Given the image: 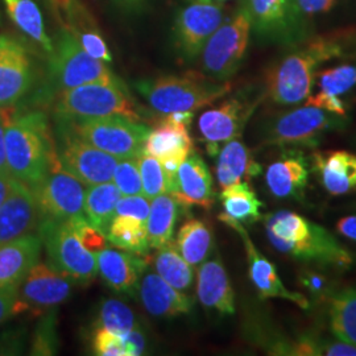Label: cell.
<instances>
[{
    "instance_id": "32",
    "label": "cell",
    "mask_w": 356,
    "mask_h": 356,
    "mask_svg": "<svg viewBox=\"0 0 356 356\" xmlns=\"http://www.w3.org/2000/svg\"><path fill=\"white\" fill-rule=\"evenodd\" d=\"M175 245L191 267H197L202 264L213 251L214 236L211 227L200 219L186 220L178 231Z\"/></svg>"
},
{
    "instance_id": "10",
    "label": "cell",
    "mask_w": 356,
    "mask_h": 356,
    "mask_svg": "<svg viewBox=\"0 0 356 356\" xmlns=\"http://www.w3.org/2000/svg\"><path fill=\"white\" fill-rule=\"evenodd\" d=\"M56 149L63 168L82 185L113 181L118 159L81 139L64 118H60L57 127Z\"/></svg>"
},
{
    "instance_id": "25",
    "label": "cell",
    "mask_w": 356,
    "mask_h": 356,
    "mask_svg": "<svg viewBox=\"0 0 356 356\" xmlns=\"http://www.w3.org/2000/svg\"><path fill=\"white\" fill-rule=\"evenodd\" d=\"M98 272L106 284L116 292L134 294L139 286L140 275L147 267L143 254L119 252L103 248L97 254Z\"/></svg>"
},
{
    "instance_id": "34",
    "label": "cell",
    "mask_w": 356,
    "mask_h": 356,
    "mask_svg": "<svg viewBox=\"0 0 356 356\" xmlns=\"http://www.w3.org/2000/svg\"><path fill=\"white\" fill-rule=\"evenodd\" d=\"M120 197L122 193L115 186L114 182H103L89 186L85 193L83 216L92 227L106 235L114 219L116 204Z\"/></svg>"
},
{
    "instance_id": "20",
    "label": "cell",
    "mask_w": 356,
    "mask_h": 356,
    "mask_svg": "<svg viewBox=\"0 0 356 356\" xmlns=\"http://www.w3.org/2000/svg\"><path fill=\"white\" fill-rule=\"evenodd\" d=\"M41 219L33 191L16 179L10 195L0 206V245L35 234Z\"/></svg>"
},
{
    "instance_id": "44",
    "label": "cell",
    "mask_w": 356,
    "mask_h": 356,
    "mask_svg": "<svg viewBox=\"0 0 356 356\" xmlns=\"http://www.w3.org/2000/svg\"><path fill=\"white\" fill-rule=\"evenodd\" d=\"M298 281L306 292L316 300L327 301L331 293L334 292L329 277L312 268H304L298 275Z\"/></svg>"
},
{
    "instance_id": "5",
    "label": "cell",
    "mask_w": 356,
    "mask_h": 356,
    "mask_svg": "<svg viewBox=\"0 0 356 356\" xmlns=\"http://www.w3.org/2000/svg\"><path fill=\"white\" fill-rule=\"evenodd\" d=\"M347 116L304 104L269 115L261 126V144L275 147H316L331 131L346 127Z\"/></svg>"
},
{
    "instance_id": "43",
    "label": "cell",
    "mask_w": 356,
    "mask_h": 356,
    "mask_svg": "<svg viewBox=\"0 0 356 356\" xmlns=\"http://www.w3.org/2000/svg\"><path fill=\"white\" fill-rule=\"evenodd\" d=\"M58 338L56 330V314L54 312L47 313L45 318L41 319L36 327L32 342V355H53L57 350Z\"/></svg>"
},
{
    "instance_id": "11",
    "label": "cell",
    "mask_w": 356,
    "mask_h": 356,
    "mask_svg": "<svg viewBox=\"0 0 356 356\" xmlns=\"http://www.w3.org/2000/svg\"><path fill=\"white\" fill-rule=\"evenodd\" d=\"M51 73L58 89H73L86 83H120L106 63L91 57L76 38L63 29L51 54Z\"/></svg>"
},
{
    "instance_id": "4",
    "label": "cell",
    "mask_w": 356,
    "mask_h": 356,
    "mask_svg": "<svg viewBox=\"0 0 356 356\" xmlns=\"http://www.w3.org/2000/svg\"><path fill=\"white\" fill-rule=\"evenodd\" d=\"M135 86L153 110L163 115L194 113L223 98L231 90L229 82H218L198 73L159 76L140 81Z\"/></svg>"
},
{
    "instance_id": "37",
    "label": "cell",
    "mask_w": 356,
    "mask_h": 356,
    "mask_svg": "<svg viewBox=\"0 0 356 356\" xmlns=\"http://www.w3.org/2000/svg\"><path fill=\"white\" fill-rule=\"evenodd\" d=\"M106 238L115 247L131 254H145L149 248L147 225L134 216H115Z\"/></svg>"
},
{
    "instance_id": "7",
    "label": "cell",
    "mask_w": 356,
    "mask_h": 356,
    "mask_svg": "<svg viewBox=\"0 0 356 356\" xmlns=\"http://www.w3.org/2000/svg\"><path fill=\"white\" fill-rule=\"evenodd\" d=\"M38 231L51 268L76 282H90L95 279L98 273L97 254L82 243L70 219L42 218Z\"/></svg>"
},
{
    "instance_id": "6",
    "label": "cell",
    "mask_w": 356,
    "mask_h": 356,
    "mask_svg": "<svg viewBox=\"0 0 356 356\" xmlns=\"http://www.w3.org/2000/svg\"><path fill=\"white\" fill-rule=\"evenodd\" d=\"M251 35L250 13L242 0L204 44L200 56L204 74L218 82H229L242 66Z\"/></svg>"
},
{
    "instance_id": "39",
    "label": "cell",
    "mask_w": 356,
    "mask_h": 356,
    "mask_svg": "<svg viewBox=\"0 0 356 356\" xmlns=\"http://www.w3.org/2000/svg\"><path fill=\"white\" fill-rule=\"evenodd\" d=\"M136 163L140 173L143 194L152 201L154 197L169 193V177L164 165L151 154L141 152L136 157Z\"/></svg>"
},
{
    "instance_id": "40",
    "label": "cell",
    "mask_w": 356,
    "mask_h": 356,
    "mask_svg": "<svg viewBox=\"0 0 356 356\" xmlns=\"http://www.w3.org/2000/svg\"><path fill=\"white\" fill-rule=\"evenodd\" d=\"M344 0H294L297 23L301 38L316 33V28L322 17L332 13Z\"/></svg>"
},
{
    "instance_id": "9",
    "label": "cell",
    "mask_w": 356,
    "mask_h": 356,
    "mask_svg": "<svg viewBox=\"0 0 356 356\" xmlns=\"http://www.w3.org/2000/svg\"><path fill=\"white\" fill-rule=\"evenodd\" d=\"M56 111L58 116L70 119L122 115L132 120H140L123 82H95L63 90Z\"/></svg>"
},
{
    "instance_id": "53",
    "label": "cell",
    "mask_w": 356,
    "mask_h": 356,
    "mask_svg": "<svg viewBox=\"0 0 356 356\" xmlns=\"http://www.w3.org/2000/svg\"><path fill=\"white\" fill-rule=\"evenodd\" d=\"M73 0H51V4L60 10V13H64L65 10L72 4Z\"/></svg>"
},
{
    "instance_id": "45",
    "label": "cell",
    "mask_w": 356,
    "mask_h": 356,
    "mask_svg": "<svg viewBox=\"0 0 356 356\" xmlns=\"http://www.w3.org/2000/svg\"><path fill=\"white\" fill-rule=\"evenodd\" d=\"M92 348L95 355L129 356L124 339L103 327L95 331Z\"/></svg>"
},
{
    "instance_id": "31",
    "label": "cell",
    "mask_w": 356,
    "mask_h": 356,
    "mask_svg": "<svg viewBox=\"0 0 356 356\" xmlns=\"http://www.w3.org/2000/svg\"><path fill=\"white\" fill-rule=\"evenodd\" d=\"M178 204L170 193H163L153 198L145 222L149 247L159 250L172 242L177 222Z\"/></svg>"
},
{
    "instance_id": "30",
    "label": "cell",
    "mask_w": 356,
    "mask_h": 356,
    "mask_svg": "<svg viewBox=\"0 0 356 356\" xmlns=\"http://www.w3.org/2000/svg\"><path fill=\"white\" fill-rule=\"evenodd\" d=\"M64 13L67 19L66 29L76 38L83 51L106 64L113 63L111 51L98 28L94 26L88 10L81 3L73 0Z\"/></svg>"
},
{
    "instance_id": "8",
    "label": "cell",
    "mask_w": 356,
    "mask_h": 356,
    "mask_svg": "<svg viewBox=\"0 0 356 356\" xmlns=\"http://www.w3.org/2000/svg\"><path fill=\"white\" fill-rule=\"evenodd\" d=\"M64 119L81 139L118 160L136 159L151 131L138 120L122 115Z\"/></svg>"
},
{
    "instance_id": "17",
    "label": "cell",
    "mask_w": 356,
    "mask_h": 356,
    "mask_svg": "<svg viewBox=\"0 0 356 356\" xmlns=\"http://www.w3.org/2000/svg\"><path fill=\"white\" fill-rule=\"evenodd\" d=\"M72 285L54 268L36 263L17 288L15 314L31 312L33 316L47 314L70 296Z\"/></svg>"
},
{
    "instance_id": "22",
    "label": "cell",
    "mask_w": 356,
    "mask_h": 356,
    "mask_svg": "<svg viewBox=\"0 0 356 356\" xmlns=\"http://www.w3.org/2000/svg\"><path fill=\"white\" fill-rule=\"evenodd\" d=\"M314 85L318 91L309 95L306 104L347 116V104L342 97L356 89V65L344 63L318 70Z\"/></svg>"
},
{
    "instance_id": "47",
    "label": "cell",
    "mask_w": 356,
    "mask_h": 356,
    "mask_svg": "<svg viewBox=\"0 0 356 356\" xmlns=\"http://www.w3.org/2000/svg\"><path fill=\"white\" fill-rule=\"evenodd\" d=\"M19 286L0 288V323L15 314V302Z\"/></svg>"
},
{
    "instance_id": "12",
    "label": "cell",
    "mask_w": 356,
    "mask_h": 356,
    "mask_svg": "<svg viewBox=\"0 0 356 356\" xmlns=\"http://www.w3.org/2000/svg\"><path fill=\"white\" fill-rule=\"evenodd\" d=\"M223 3L214 0H188L176 15L173 42L185 61L201 56L204 44L225 20Z\"/></svg>"
},
{
    "instance_id": "41",
    "label": "cell",
    "mask_w": 356,
    "mask_h": 356,
    "mask_svg": "<svg viewBox=\"0 0 356 356\" xmlns=\"http://www.w3.org/2000/svg\"><path fill=\"white\" fill-rule=\"evenodd\" d=\"M99 327L124 338L136 326L135 316L126 304L118 300H104L99 310Z\"/></svg>"
},
{
    "instance_id": "38",
    "label": "cell",
    "mask_w": 356,
    "mask_h": 356,
    "mask_svg": "<svg viewBox=\"0 0 356 356\" xmlns=\"http://www.w3.org/2000/svg\"><path fill=\"white\" fill-rule=\"evenodd\" d=\"M157 275L178 291L189 289L194 280L191 266L179 254L172 242L159 248L154 257Z\"/></svg>"
},
{
    "instance_id": "42",
    "label": "cell",
    "mask_w": 356,
    "mask_h": 356,
    "mask_svg": "<svg viewBox=\"0 0 356 356\" xmlns=\"http://www.w3.org/2000/svg\"><path fill=\"white\" fill-rule=\"evenodd\" d=\"M113 182L122 193V195L143 194V185L136 159H123L118 161L113 176Z\"/></svg>"
},
{
    "instance_id": "19",
    "label": "cell",
    "mask_w": 356,
    "mask_h": 356,
    "mask_svg": "<svg viewBox=\"0 0 356 356\" xmlns=\"http://www.w3.org/2000/svg\"><path fill=\"white\" fill-rule=\"evenodd\" d=\"M33 82L32 61L16 40L0 36V107L19 102Z\"/></svg>"
},
{
    "instance_id": "2",
    "label": "cell",
    "mask_w": 356,
    "mask_h": 356,
    "mask_svg": "<svg viewBox=\"0 0 356 356\" xmlns=\"http://www.w3.org/2000/svg\"><path fill=\"white\" fill-rule=\"evenodd\" d=\"M270 245L280 254L322 268L347 269L353 254L329 229L291 210H280L266 218Z\"/></svg>"
},
{
    "instance_id": "16",
    "label": "cell",
    "mask_w": 356,
    "mask_h": 356,
    "mask_svg": "<svg viewBox=\"0 0 356 356\" xmlns=\"http://www.w3.org/2000/svg\"><path fill=\"white\" fill-rule=\"evenodd\" d=\"M33 191L42 218L67 220L83 216L85 189L82 184L65 170L61 163L53 166Z\"/></svg>"
},
{
    "instance_id": "23",
    "label": "cell",
    "mask_w": 356,
    "mask_h": 356,
    "mask_svg": "<svg viewBox=\"0 0 356 356\" xmlns=\"http://www.w3.org/2000/svg\"><path fill=\"white\" fill-rule=\"evenodd\" d=\"M313 169L325 191L344 195L356 191V153L330 149L313 153Z\"/></svg>"
},
{
    "instance_id": "51",
    "label": "cell",
    "mask_w": 356,
    "mask_h": 356,
    "mask_svg": "<svg viewBox=\"0 0 356 356\" xmlns=\"http://www.w3.org/2000/svg\"><path fill=\"white\" fill-rule=\"evenodd\" d=\"M148 0H114L122 10L128 13H140Z\"/></svg>"
},
{
    "instance_id": "46",
    "label": "cell",
    "mask_w": 356,
    "mask_h": 356,
    "mask_svg": "<svg viewBox=\"0 0 356 356\" xmlns=\"http://www.w3.org/2000/svg\"><path fill=\"white\" fill-rule=\"evenodd\" d=\"M151 204L149 200L144 195H122L116 204L115 216H129L138 218L140 220L147 222L149 214Z\"/></svg>"
},
{
    "instance_id": "1",
    "label": "cell",
    "mask_w": 356,
    "mask_h": 356,
    "mask_svg": "<svg viewBox=\"0 0 356 356\" xmlns=\"http://www.w3.org/2000/svg\"><path fill=\"white\" fill-rule=\"evenodd\" d=\"M284 49L266 72L263 95L277 107H292L309 98L322 65L356 57V28L316 32Z\"/></svg>"
},
{
    "instance_id": "49",
    "label": "cell",
    "mask_w": 356,
    "mask_h": 356,
    "mask_svg": "<svg viewBox=\"0 0 356 356\" xmlns=\"http://www.w3.org/2000/svg\"><path fill=\"white\" fill-rule=\"evenodd\" d=\"M337 232L344 238L356 242V216H347L341 218L335 225Z\"/></svg>"
},
{
    "instance_id": "50",
    "label": "cell",
    "mask_w": 356,
    "mask_h": 356,
    "mask_svg": "<svg viewBox=\"0 0 356 356\" xmlns=\"http://www.w3.org/2000/svg\"><path fill=\"white\" fill-rule=\"evenodd\" d=\"M15 178L7 173H0V206L7 200L10 193L13 191Z\"/></svg>"
},
{
    "instance_id": "52",
    "label": "cell",
    "mask_w": 356,
    "mask_h": 356,
    "mask_svg": "<svg viewBox=\"0 0 356 356\" xmlns=\"http://www.w3.org/2000/svg\"><path fill=\"white\" fill-rule=\"evenodd\" d=\"M0 173L11 175L7 165V156H6V141H4V123L0 118Z\"/></svg>"
},
{
    "instance_id": "36",
    "label": "cell",
    "mask_w": 356,
    "mask_h": 356,
    "mask_svg": "<svg viewBox=\"0 0 356 356\" xmlns=\"http://www.w3.org/2000/svg\"><path fill=\"white\" fill-rule=\"evenodd\" d=\"M8 16L16 26L32 38L35 42L49 54L54 51V45L45 32L44 19L38 4L33 0H3Z\"/></svg>"
},
{
    "instance_id": "21",
    "label": "cell",
    "mask_w": 356,
    "mask_h": 356,
    "mask_svg": "<svg viewBox=\"0 0 356 356\" xmlns=\"http://www.w3.org/2000/svg\"><path fill=\"white\" fill-rule=\"evenodd\" d=\"M169 193L182 206L210 209L214 202L213 177L204 159L191 152L170 179Z\"/></svg>"
},
{
    "instance_id": "33",
    "label": "cell",
    "mask_w": 356,
    "mask_h": 356,
    "mask_svg": "<svg viewBox=\"0 0 356 356\" xmlns=\"http://www.w3.org/2000/svg\"><path fill=\"white\" fill-rule=\"evenodd\" d=\"M327 302L331 332L337 339L356 347V289L334 291Z\"/></svg>"
},
{
    "instance_id": "54",
    "label": "cell",
    "mask_w": 356,
    "mask_h": 356,
    "mask_svg": "<svg viewBox=\"0 0 356 356\" xmlns=\"http://www.w3.org/2000/svg\"><path fill=\"white\" fill-rule=\"evenodd\" d=\"M214 1H219V3H225V1H227V0H214Z\"/></svg>"
},
{
    "instance_id": "26",
    "label": "cell",
    "mask_w": 356,
    "mask_h": 356,
    "mask_svg": "<svg viewBox=\"0 0 356 356\" xmlns=\"http://www.w3.org/2000/svg\"><path fill=\"white\" fill-rule=\"evenodd\" d=\"M309 182V165L300 152L285 153L268 166L266 184L276 198H300Z\"/></svg>"
},
{
    "instance_id": "24",
    "label": "cell",
    "mask_w": 356,
    "mask_h": 356,
    "mask_svg": "<svg viewBox=\"0 0 356 356\" xmlns=\"http://www.w3.org/2000/svg\"><path fill=\"white\" fill-rule=\"evenodd\" d=\"M197 296L200 302L220 314L235 313V293L219 256L200 264L197 272Z\"/></svg>"
},
{
    "instance_id": "3",
    "label": "cell",
    "mask_w": 356,
    "mask_h": 356,
    "mask_svg": "<svg viewBox=\"0 0 356 356\" xmlns=\"http://www.w3.org/2000/svg\"><path fill=\"white\" fill-rule=\"evenodd\" d=\"M4 141L11 176L29 189L60 164L48 119L42 113H26L7 122Z\"/></svg>"
},
{
    "instance_id": "18",
    "label": "cell",
    "mask_w": 356,
    "mask_h": 356,
    "mask_svg": "<svg viewBox=\"0 0 356 356\" xmlns=\"http://www.w3.org/2000/svg\"><path fill=\"white\" fill-rule=\"evenodd\" d=\"M219 219L239 234L243 244H244V248H245V254H247L250 279L252 281L260 298L261 300L280 298V300L292 302L294 305L298 306L300 309L307 310L310 304H309V300L306 298V296L301 293L292 292L284 285V282L279 277V273L276 270L275 264L270 263L264 254H260L257 251L256 245L252 242V239L250 238L247 229H244L242 223L231 219L225 213L219 216Z\"/></svg>"
},
{
    "instance_id": "14",
    "label": "cell",
    "mask_w": 356,
    "mask_h": 356,
    "mask_svg": "<svg viewBox=\"0 0 356 356\" xmlns=\"http://www.w3.org/2000/svg\"><path fill=\"white\" fill-rule=\"evenodd\" d=\"M194 113H173L165 114L149 131L143 152L156 157L164 168L170 179L193 152V140L189 126Z\"/></svg>"
},
{
    "instance_id": "29",
    "label": "cell",
    "mask_w": 356,
    "mask_h": 356,
    "mask_svg": "<svg viewBox=\"0 0 356 356\" xmlns=\"http://www.w3.org/2000/svg\"><path fill=\"white\" fill-rule=\"evenodd\" d=\"M260 172L261 166L254 161L251 151L239 138L225 143L216 161V178L222 189L254 177Z\"/></svg>"
},
{
    "instance_id": "48",
    "label": "cell",
    "mask_w": 356,
    "mask_h": 356,
    "mask_svg": "<svg viewBox=\"0 0 356 356\" xmlns=\"http://www.w3.org/2000/svg\"><path fill=\"white\" fill-rule=\"evenodd\" d=\"M126 346H127L128 354L129 356L141 355L145 351V337L140 327L136 325L132 330L128 332L127 335L123 338Z\"/></svg>"
},
{
    "instance_id": "13",
    "label": "cell",
    "mask_w": 356,
    "mask_h": 356,
    "mask_svg": "<svg viewBox=\"0 0 356 356\" xmlns=\"http://www.w3.org/2000/svg\"><path fill=\"white\" fill-rule=\"evenodd\" d=\"M264 99L263 91L259 95L239 92L223 101L216 108L207 110L200 116L198 129L210 154L219 152V144L241 138L247 122Z\"/></svg>"
},
{
    "instance_id": "27",
    "label": "cell",
    "mask_w": 356,
    "mask_h": 356,
    "mask_svg": "<svg viewBox=\"0 0 356 356\" xmlns=\"http://www.w3.org/2000/svg\"><path fill=\"white\" fill-rule=\"evenodd\" d=\"M41 247L38 234H29L0 245V288L19 286L29 269L38 263Z\"/></svg>"
},
{
    "instance_id": "35",
    "label": "cell",
    "mask_w": 356,
    "mask_h": 356,
    "mask_svg": "<svg viewBox=\"0 0 356 356\" xmlns=\"http://www.w3.org/2000/svg\"><path fill=\"white\" fill-rule=\"evenodd\" d=\"M220 201L225 214L242 225H251L261 219V209L264 204L256 197L248 181H241L223 188Z\"/></svg>"
},
{
    "instance_id": "15",
    "label": "cell",
    "mask_w": 356,
    "mask_h": 356,
    "mask_svg": "<svg viewBox=\"0 0 356 356\" xmlns=\"http://www.w3.org/2000/svg\"><path fill=\"white\" fill-rule=\"evenodd\" d=\"M252 35L261 44L288 48L302 41L294 0H244Z\"/></svg>"
},
{
    "instance_id": "28",
    "label": "cell",
    "mask_w": 356,
    "mask_h": 356,
    "mask_svg": "<svg viewBox=\"0 0 356 356\" xmlns=\"http://www.w3.org/2000/svg\"><path fill=\"white\" fill-rule=\"evenodd\" d=\"M141 302L154 317H177L191 310V300L157 273H148L139 285Z\"/></svg>"
}]
</instances>
